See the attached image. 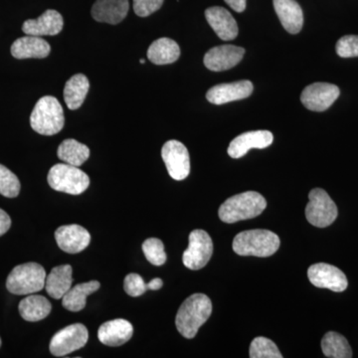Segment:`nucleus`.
<instances>
[{
	"mask_svg": "<svg viewBox=\"0 0 358 358\" xmlns=\"http://www.w3.org/2000/svg\"><path fill=\"white\" fill-rule=\"evenodd\" d=\"M140 63H141V64H145V59H141Z\"/></svg>",
	"mask_w": 358,
	"mask_h": 358,
	"instance_id": "obj_39",
	"label": "nucleus"
},
{
	"mask_svg": "<svg viewBox=\"0 0 358 358\" xmlns=\"http://www.w3.org/2000/svg\"><path fill=\"white\" fill-rule=\"evenodd\" d=\"M267 207L263 195L247 192L234 195L226 200L219 208V217L223 222L232 224L261 215Z\"/></svg>",
	"mask_w": 358,
	"mask_h": 358,
	"instance_id": "obj_2",
	"label": "nucleus"
},
{
	"mask_svg": "<svg viewBox=\"0 0 358 358\" xmlns=\"http://www.w3.org/2000/svg\"><path fill=\"white\" fill-rule=\"evenodd\" d=\"M64 124V110L57 99L42 96L30 115L31 128L43 136H54L62 131Z\"/></svg>",
	"mask_w": 358,
	"mask_h": 358,
	"instance_id": "obj_4",
	"label": "nucleus"
},
{
	"mask_svg": "<svg viewBox=\"0 0 358 358\" xmlns=\"http://www.w3.org/2000/svg\"><path fill=\"white\" fill-rule=\"evenodd\" d=\"M308 277L317 288L331 289L336 293L345 291L348 286L345 273L326 263H317L310 266L308 270Z\"/></svg>",
	"mask_w": 358,
	"mask_h": 358,
	"instance_id": "obj_11",
	"label": "nucleus"
},
{
	"mask_svg": "<svg viewBox=\"0 0 358 358\" xmlns=\"http://www.w3.org/2000/svg\"><path fill=\"white\" fill-rule=\"evenodd\" d=\"M88 339V329L84 324H71L55 334L51 339L49 350L54 357H66L84 348Z\"/></svg>",
	"mask_w": 358,
	"mask_h": 358,
	"instance_id": "obj_8",
	"label": "nucleus"
},
{
	"mask_svg": "<svg viewBox=\"0 0 358 358\" xmlns=\"http://www.w3.org/2000/svg\"><path fill=\"white\" fill-rule=\"evenodd\" d=\"M52 305L50 301L39 294H29L20 303V313L23 320L35 322L44 320L50 315Z\"/></svg>",
	"mask_w": 358,
	"mask_h": 358,
	"instance_id": "obj_25",
	"label": "nucleus"
},
{
	"mask_svg": "<svg viewBox=\"0 0 358 358\" xmlns=\"http://www.w3.org/2000/svg\"><path fill=\"white\" fill-rule=\"evenodd\" d=\"M162 286H164V282L159 278H155L148 284V289H152V291H157V289H162Z\"/></svg>",
	"mask_w": 358,
	"mask_h": 358,
	"instance_id": "obj_38",
	"label": "nucleus"
},
{
	"mask_svg": "<svg viewBox=\"0 0 358 358\" xmlns=\"http://www.w3.org/2000/svg\"><path fill=\"white\" fill-rule=\"evenodd\" d=\"M306 207V217L315 227L324 228L331 225L338 215V207L327 192L322 188H315L308 194Z\"/></svg>",
	"mask_w": 358,
	"mask_h": 358,
	"instance_id": "obj_7",
	"label": "nucleus"
},
{
	"mask_svg": "<svg viewBox=\"0 0 358 358\" xmlns=\"http://www.w3.org/2000/svg\"><path fill=\"white\" fill-rule=\"evenodd\" d=\"M11 226V219L6 211L0 209V236L6 234Z\"/></svg>",
	"mask_w": 358,
	"mask_h": 358,
	"instance_id": "obj_36",
	"label": "nucleus"
},
{
	"mask_svg": "<svg viewBox=\"0 0 358 358\" xmlns=\"http://www.w3.org/2000/svg\"><path fill=\"white\" fill-rule=\"evenodd\" d=\"M50 45L46 40L32 35L15 40L11 46V54L16 59H43L50 54Z\"/></svg>",
	"mask_w": 358,
	"mask_h": 358,
	"instance_id": "obj_22",
	"label": "nucleus"
},
{
	"mask_svg": "<svg viewBox=\"0 0 358 358\" xmlns=\"http://www.w3.org/2000/svg\"><path fill=\"white\" fill-rule=\"evenodd\" d=\"M205 17L219 38L224 41L236 38L239 32L237 22L227 9L220 6L210 7L205 10Z\"/></svg>",
	"mask_w": 358,
	"mask_h": 358,
	"instance_id": "obj_18",
	"label": "nucleus"
},
{
	"mask_svg": "<svg viewBox=\"0 0 358 358\" xmlns=\"http://www.w3.org/2000/svg\"><path fill=\"white\" fill-rule=\"evenodd\" d=\"M59 248L66 253L77 254L84 251L91 242L89 231L77 224L63 225L55 232Z\"/></svg>",
	"mask_w": 358,
	"mask_h": 358,
	"instance_id": "obj_14",
	"label": "nucleus"
},
{
	"mask_svg": "<svg viewBox=\"0 0 358 358\" xmlns=\"http://www.w3.org/2000/svg\"><path fill=\"white\" fill-rule=\"evenodd\" d=\"M338 86L329 83H315L306 87L301 95V101L308 110L324 112L331 108L339 96Z\"/></svg>",
	"mask_w": 358,
	"mask_h": 358,
	"instance_id": "obj_12",
	"label": "nucleus"
},
{
	"mask_svg": "<svg viewBox=\"0 0 358 358\" xmlns=\"http://www.w3.org/2000/svg\"><path fill=\"white\" fill-rule=\"evenodd\" d=\"M46 272L37 263H26L16 266L6 280V288L17 296L32 294L45 288Z\"/></svg>",
	"mask_w": 358,
	"mask_h": 358,
	"instance_id": "obj_5",
	"label": "nucleus"
},
{
	"mask_svg": "<svg viewBox=\"0 0 358 358\" xmlns=\"http://www.w3.org/2000/svg\"><path fill=\"white\" fill-rule=\"evenodd\" d=\"M129 0H96L92 7V16L98 22L119 24L129 13Z\"/></svg>",
	"mask_w": 358,
	"mask_h": 358,
	"instance_id": "obj_19",
	"label": "nucleus"
},
{
	"mask_svg": "<svg viewBox=\"0 0 358 358\" xmlns=\"http://www.w3.org/2000/svg\"><path fill=\"white\" fill-rule=\"evenodd\" d=\"M90 89L88 78L83 74L71 77L65 85L64 100L70 110H77L83 105Z\"/></svg>",
	"mask_w": 358,
	"mask_h": 358,
	"instance_id": "obj_27",
	"label": "nucleus"
},
{
	"mask_svg": "<svg viewBox=\"0 0 358 358\" xmlns=\"http://www.w3.org/2000/svg\"><path fill=\"white\" fill-rule=\"evenodd\" d=\"M72 267L61 265L52 268L50 274L46 275L45 289L47 293L55 300H60L72 287Z\"/></svg>",
	"mask_w": 358,
	"mask_h": 358,
	"instance_id": "obj_23",
	"label": "nucleus"
},
{
	"mask_svg": "<svg viewBox=\"0 0 358 358\" xmlns=\"http://www.w3.org/2000/svg\"><path fill=\"white\" fill-rule=\"evenodd\" d=\"M274 141V136L268 131H247L238 136L231 141L228 155L232 159L243 157L252 148L263 150L270 147Z\"/></svg>",
	"mask_w": 358,
	"mask_h": 358,
	"instance_id": "obj_16",
	"label": "nucleus"
},
{
	"mask_svg": "<svg viewBox=\"0 0 358 358\" xmlns=\"http://www.w3.org/2000/svg\"><path fill=\"white\" fill-rule=\"evenodd\" d=\"M250 357L251 358H282L279 348L274 341L267 338L259 336L253 339L250 345Z\"/></svg>",
	"mask_w": 358,
	"mask_h": 358,
	"instance_id": "obj_30",
	"label": "nucleus"
},
{
	"mask_svg": "<svg viewBox=\"0 0 358 358\" xmlns=\"http://www.w3.org/2000/svg\"><path fill=\"white\" fill-rule=\"evenodd\" d=\"M254 86L248 80L233 83L216 85L206 94L207 100L214 105H224L234 101L244 100L253 93Z\"/></svg>",
	"mask_w": 358,
	"mask_h": 358,
	"instance_id": "obj_15",
	"label": "nucleus"
},
{
	"mask_svg": "<svg viewBox=\"0 0 358 358\" xmlns=\"http://www.w3.org/2000/svg\"><path fill=\"white\" fill-rule=\"evenodd\" d=\"M57 155L65 164L79 167L88 160L90 150L83 143L73 138H68L59 145Z\"/></svg>",
	"mask_w": 358,
	"mask_h": 358,
	"instance_id": "obj_28",
	"label": "nucleus"
},
{
	"mask_svg": "<svg viewBox=\"0 0 358 358\" xmlns=\"http://www.w3.org/2000/svg\"><path fill=\"white\" fill-rule=\"evenodd\" d=\"M213 242L204 230H193L189 234V244L182 256V262L190 270H200L210 261Z\"/></svg>",
	"mask_w": 358,
	"mask_h": 358,
	"instance_id": "obj_9",
	"label": "nucleus"
},
{
	"mask_svg": "<svg viewBox=\"0 0 358 358\" xmlns=\"http://www.w3.org/2000/svg\"><path fill=\"white\" fill-rule=\"evenodd\" d=\"M124 292L134 298L141 296L148 289L147 282L143 281L141 275L136 273H131L124 278Z\"/></svg>",
	"mask_w": 358,
	"mask_h": 358,
	"instance_id": "obj_34",
	"label": "nucleus"
},
{
	"mask_svg": "<svg viewBox=\"0 0 358 358\" xmlns=\"http://www.w3.org/2000/svg\"><path fill=\"white\" fill-rule=\"evenodd\" d=\"M180 48L174 40L159 38L150 45L148 50V58L155 65L171 64L178 60Z\"/></svg>",
	"mask_w": 358,
	"mask_h": 358,
	"instance_id": "obj_24",
	"label": "nucleus"
},
{
	"mask_svg": "<svg viewBox=\"0 0 358 358\" xmlns=\"http://www.w3.org/2000/svg\"><path fill=\"white\" fill-rule=\"evenodd\" d=\"M164 0H134V10L140 17H147L159 10Z\"/></svg>",
	"mask_w": 358,
	"mask_h": 358,
	"instance_id": "obj_35",
	"label": "nucleus"
},
{
	"mask_svg": "<svg viewBox=\"0 0 358 358\" xmlns=\"http://www.w3.org/2000/svg\"><path fill=\"white\" fill-rule=\"evenodd\" d=\"M336 53L341 58L358 57V35H345L338 40Z\"/></svg>",
	"mask_w": 358,
	"mask_h": 358,
	"instance_id": "obj_33",
	"label": "nucleus"
},
{
	"mask_svg": "<svg viewBox=\"0 0 358 358\" xmlns=\"http://www.w3.org/2000/svg\"><path fill=\"white\" fill-rule=\"evenodd\" d=\"M20 187L17 176L7 167L0 164V194L8 199H14L20 194Z\"/></svg>",
	"mask_w": 358,
	"mask_h": 358,
	"instance_id": "obj_31",
	"label": "nucleus"
},
{
	"mask_svg": "<svg viewBox=\"0 0 358 358\" xmlns=\"http://www.w3.org/2000/svg\"><path fill=\"white\" fill-rule=\"evenodd\" d=\"M245 49L234 45H222L214 47L204 56V65L207 69L220 72L229 70L239 64L243 59Z\"/></svg>",
	"mask_w": 358,
	"mask_h": 358,
	"instance_id": "obj_13",
	"label": "nucleus"
},
{
	"mask_svg": "<svg viewBox=\"0 0 358 358\" xmlns=\"http://www.w3.org/2000/svg\"><path fill=\"white\" fill-rule=\"evenodd\" d=\"M143 251L145 258L154 266H162L166 262V253L162 240L150 238L143 244Z\"/></svg>",
	"mask_w": 358,
	"mask_h": 358,
	"instance_id": "obj_32",
	"label": "nucleus"
},
{
	"mask_svg": "<svg viewBox=\"0 0 358 358\" xmlns=\"http://www.w3.org/2000/svg\"><path fill=\"white\" fill-rule=\"evenodd\" d=\"M282 27L291 34H298L303 25V13L296 0H273Z\"/></svg>",
	"mask_w": 358,
	"mask_h": 358,
	"instance_id": "obj_21",
	"label": "nucleus"
},
{
	"mask_svg": "<svg viewBox=\"0 0 358 358\" xmlns=\"http://www.w3.org/2000/svg\"><path fill=\"white\" fill-rule=\"evenodd\" d=\"M48 183L56 192L79 195L86 192L90 178L78 166L68 164H58L52 166L48 173Z\"/></svg>",
	"mask_w": 358,
	"mask_h": 358,
	"instance_id": "obj_6",
	"label": "nucleus"
},
{
	"mask_svg": "<svg viewBox=\"0 0 358 358\" xmlns=\"http://www.w3.org/2000/svg\"><path fill=\"white\" fill-rule=\"evenodd\" d=\"M212 303L204 294H194L188 296L179 308L176 315V324L183 338L192 339L199 333L210 317Z\"/></svg>",
	"mask_w": 358,
	"mask_h": 358,
	"instance_id": "obj_1",
	"label": "nucleus"
},
{
	"mask_svg": "<svg viewBox=\"0 0 358 358\" xmlns=\"http://www.w3.org/2000/svg\"><path fill=\"white\" fill-rule=\"evenodd\" d=\"M0 346H1V339H0Z\"/></svg>",
	"mask_w": 358,
	"mask_h": 358,
	"instance_id": "obj_40",
	"label": "nucleus"
},
{
	"mask_svg": "<svg viewBox=\"0 0 358 358\" xmlns=\"http://www.w3.org/2000/svg\"><path fill=\"white\" fill-rule=\"evenodd\" d=\"M64 20L58 11L48 9L36 20H26L22 30L32 36H54L62 31Z\"/></svg>",
	"mask_w": 358,
	"mask_h": 358,
	"instance_id": "obj_17",
	"label": "nucleus"
},
{
	"mask_svg": "<svg viewBox=\"0 0 358 358\" xmlns=\"http://www.w3.org/2000/svg\"><path fill=\"white\" fill-rule=\"evenodd\" d=\"M162 157L171 178L183 180L189 176V152L182 143L176 140L166 141L162 147Z\"/></svg>",
	"mask_w": 358,
	"mask_h": 358,
	"instance_id": "obj_10",
	"label": "nucleus"
},
{
	"mask_svg": "<svg viewBox=\"0 0 358 358\" xmlns=\"http://www.w3.org/2000/svg\"><path fill=\"white\" fill-rule=\"evenodd\" d=\"M280 238L272 231L247 230L239 233L233 240V250L240 256L266 258L274 255L280 248Z\"/></svg>",
	"mask_w": 358,
	"mask_h": 358,
	"instance_id": "obj_3",
	"label": "nucleus"
},
{
	"mask_svg": "<svg viewBox=\"0 0 358 358\" xmlns=\"http://www.w3.org/2000/svg\"><path fill=\"white\" fill-rule=\"evenodd\" d=\"M100 287L101 284L98 281H90L76 285L63 296V307L70 312H80L86 307L87 296L95 293Z\"/></svg>",
	"mask_w": 358,
	"mask_h": 358,
	"instance_id": "obj_26",
	"label": "nucleus"
},
{
	"mask_svg": "<svg viewBox=\"0 0 358 358\" xmlns=\"http://www.w3.org/2000/svg\"><path fill=\"white\" fill-rule=\"evenodd\" d=\"M225 2L236 13H243L246 8V0H225Z\"/></svg>",
	"mask_w": 358,
	"mask_h": 358,
	"instance_id": "obj_37",
	"label": "nucleus"
},
{
	"mask_svg": "<svg viewBox=\"0 0 358 358\" xmlns=\"http://www.w3.org/2000/svg\"><path fill=\"white\" fill-rule=\"evenodd\" d=\"M324 355L329 358L352 357V350L348 339L336 331H329L322 341Z\"/></svg>",
	"mask_w": 358,
	"mask_h": 358,
	"instance_id": "obj_29",
	"label": "nucleus"
},
{
	"mask_svg": "<svg viewBox=\"0 0 358 358\" xmlns=\"http://www.w3.org/2000/svg\"><path fill=\"white\" fill-rule=\"evenodd\" d=\"M134 334V327L128 320L117 319L109 320L100 327L99 341L108 346H121L128 343Z\"/></svg>",
	"mask_w": 358,
	"mask_h": 358,
	"instance_id": "obj_20",
	"label": "nucleus"
}]
</instances>
